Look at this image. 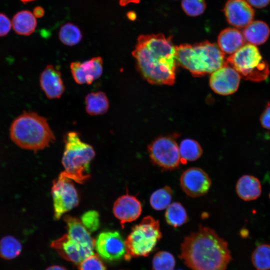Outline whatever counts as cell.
Segmentation results:
<instances>
[{
  "label": "cell",
  "instance_id": "obj_1",
  "mask_svg": "<svg viewBox=\"0 0 270 270\" xmlns=\"http://www.w3.org/2000/svg\"><path fill=\"white\" fill-rule=\"evenodd\" d=\"M132 54L138 72L149 83H174L176 50L170 38L162 34L140 35Z\"/></svg>",
  "mask_w": 270,
  "mask_h": 270
},
{
  "label": "cell",
  "instance_id": "obj_2",
  "mask_svg": "<svg viewBox=\"0 0 270 270\" xmlns=\"http://www.w3.org/2000/svg\"><path fill=\"white\" fill-rule=\"evenodd\" d=\"M180 251V258L192 270H226L232 260L226 242L206 226L185 237Z\"/></svg>",
  "mask_w": 270,
  "mask_h": 270
},
{
  "label": "cell",
  "instance_id": "obj_3",
  "mask_svg": "<svg viewBox=\"0 0 270 270\" xmlns=\"http://www.w3.org/2000/svg\"><path fill=\"white\" fill-rule=\"evenodd\" d=\"M10 134L19 147L34 152L48 147L55 140L47 120L30 112H24L14 120Z\"/></svg>",
  "mask_w": 270,
  "mask_h": 270
},
{
  "label": "cell",
  "instance_id": "obj_4",
  "mask_svg": "<svg viewBox=\"0 0 270 270\" xmlns=\"http://www.w3.org/2000/svg\"><path fill=\"white\" fill-rule=\"evenodd\" d=\"M176 62L195 76L212 74L228 64L218 46L208 41L176 46Z\"/></svg>",
  "mask_w": 270,
  "mask_h": 270
},
{
  "label": "cell",
  "instance_id": "obj_5",
  "mask_svg": "<svg viewBox=\"0 0 270 270\" xmlns=\"http://www.w3.org/2000/svg\"><path fill=\"white\" fill-rule=\"evenodd\" d=\"M64 221L68 233L52 241L50 246L62 258L80 264L94 254V240L77 218L66 216Z\"/></svg>",
  "mask_w": 270,
  "mask_h": 270
},
{
  "label": "cell",
  "instance_id": "obj_6",
  "mask_svg": "<svg viewBox=\"0 0 270 270\" xmlns=\"http://www.w3.org/2000/svg\"><path fill=\"white\" fill-rule=\"evenodd\" d=\"M64 150L62 162L64 170L61 174L78 184L90 176L89 164L95 152L90 144L82 142L76 132H70L64 138Z\"/></svg>",
  "mask_w": 270,
  "mask_h": 270
},
{
  "label": "cell",
  "instance_id": "obj_7",
  "mask_svg": "<svg viewBox=\"0 0 270 270\" xmlns=\"http://www.w3.org/2000/svg\"><path fill=\"white\" fill-rule=\"evenodd\" d=\"M162 237L158 220L148 216L134 226L125 240L126 260L146 256L154 250Z\"/></svg>",
  "mask_w": 270,
  "mask_h": 270
},
{
  "label": "cell",
  "instance_id": "obj_8",
  "mask_svg": "<svg viewBox=\"0 0 270 270\" xmlns=\"http://www.w3.org/2000/svg\"><path fill=\"white\" fill-rule=\"evenodd\" d=\"M226 60L228 64L246 80L263 81L270 72L268 64L262 59L257 47L249 43L244 44Z\"/></svg>",
  "mask_w": 270,
  "mask_h": 270
},
{
  "label": "cell",
  "instance_id": "obj_9",
  "mask_svg": "<svg viewBox=\"0 0 270 270\" xmlns=\"http://www.w3.org/2000/svg\"><path fill=\"white\" fill-rule=\"evenodd\" d=\"M52 194L55 220H58L78 204V194L72 180L61 173L53 182Z\"/></svg>",
  "mask_w": 270,
  "mask_h": 270
},
{
  "label": "cell",
  "instance_id": "obj_10",
  "mask_svg": "<svg viewBox=\"0 0 270 270\" xmlns=\"http://www.w3.org/2000/svg\"><path fill=\"white\" fill-rule=\"evenodd\" d=\"M152 162L164 170H172L182 162L179 147L176 141L169 137H160L148 146Z\"/></svg>",
  "mask_w": 270,
  "mask_h": 270
},
{
  "label": "cell",
  "instance_id": "obj_11",
  "mask_svg": "<svg viewBox=\"0 0 270 270\" xmlns=\"http://www.w3.org/2000/svg\"><path fill=\"white\" fill-rule=\"evenodd\" d=\"M94 248L98 254L107 261L120 260L126 254L125 240L117 231L100 233L94 240Z\"/></svg>",
  "mask_w": 270,
  "mask_h": 270
},
{
  "label": "cell",
  "instance_id": "obj_12",
  "mask_svg": "<svg viewBox=\"0 0 270 270\" xmlns=\"http://www.w3.org/2000/svg\"><path fill=\"white\" fill-rule=\"evenodd\" d=\"M212 184L208 174L198 168H191L184 170L180 178V185L183 191L192 198L206 194Z\"/></svg>",
  "mask_w": 270,
  "mask_h": 270
},
{
  "label": "cell",
  "instance_id": "obj_13",
  "mask_svg": "<svg viewBox=\"0 0 270 270\" xmlns=\"http://www.w3.org/2000/svg\"><path fill=\"white\" fill-rule=\"evenodd\" d=\"M240 78L238 73L227 64L212 73L210 79V86L216 94L229 95L238 90Z\"/></svg>",
  "mask_w": 270,
  "mask_h": 270
},
{
  "label": "cell",
  "instance_id": "obj_14",
  "mask_svg": "<svg viewBox=\"0 0 270 270\" xmlns=\"http://www.w3.org/2000/svg\"><path fill=\"white\" fill-rule=\"evenodd\" d=\"M70 69L72 78L77 84H90L102 76V60L101 57L97 56L84 62H72Z\"/></svg>",
  "mask_w": 270,
  "mask_h": 270
},
{
  "label": "cell",
  "instance_id": "obj_15",
  "mask_svg": "<svg viewBox=\"0 0 270 270\" xmlns=\"http://www.w3.org/2000/svg\"><path fill=\"white\" fill-rule=\"evenodd\" d=\"M224 12L228 22L238 28H244L252 21L254 11L245 0H228Z\"/></svg>",
  "mask_w": 270,
  "mask_h": 270
},
{
  "label": "cell",
  "instance_id": "obj_16",
  "mask_svg": "<svg viewBox=\"0 0 270 270\" xmlns=\"http://www.w3.org/2000/svg\"><path fill=\"white\" fill-rule=\"evenodd\" d=\"M142 205L135 196L126 194L119 197L114 202L113 212L120 220L122 228L126 222L136 220L141 214Z\"/></svg>",
  "mask_w": 270,
  "mask_h": 270
},
{
  "label": "cell",
  "instance_id": "obj_17",
  "mask_svg": "<svg viewBox=\"0 0 270 270\" xmlns=\"http://www.w3.org/2000/svg\"><path fill=\"white\" fill-rule=\"evenodd\" d=\"M40 82L41 88L50 99L58 98L64 92L60 72L52 65H48L42 72Z\"/></svg>",
  "mask_w": 270,
  "mask_h": 270
},
{
  "label": "cell",
  "instance_id": "obj_18",
  "mask_svg": "<svg viewBox=\"0 0 270 270\" xmlns=\"http://www.w3.org/2000/svg\"><path fill=\"white\" fill-rule=\"evenodd\" d=\"M245 39L238 30L227 28L220 34L218 46L224 54H232L244 44Z\"/></svg>",
  "mask_w": 270,
  "mask_h": 270
},
{
  "label": "cell",
  "instance_id": "obj_19",
  "mask_svg": "<svg viewBox=\"0 0 270 270\" xmlns=\"http://www.w3.org/2000/svg\"><path fill=\"white\" fill-rule=\"evenodd\" d=\"M236 192L238 196L244 201L256 200L262 193L261 183L253 176H242L236 182Z\"/></svg>",
  "mask_w": 270,
  "mask_h": 270
},
{
  "label": "cell",
  "instance_id": "obj_20",
  "mask_svg": "<svg viewBox=\"0 0 270 270\" xmlns=\"http://www.w3.org/2000/svg\"><path fill=\"white\" fill-rule=\"evenodd\" d=\"M270 34L268 26L261 20L251 22L244 27L242 32L245 40L254 46L264 44L268 38Z\"/></svg>",
  "mask_w": 270,
  "mask_h": 270
},
{
  "label": "cell",
  "instance_id": "obj_21",
  "mask_svg": "<svg viewBox=\"0 0 270 270\" xmlns=\"http://www.w3.org/2000/svg\"><path fill=\"white\" fill-rule=\"evenodd\" d=\"M37 25L36 17L28 10L16 14L12 19V26L14 32L22 36H29L35 30Z\"/></svg>",
  "mask_w": 270,
  "mask_h": 270
},
{
  "label": "cell",
  "instance_id": "obj_22",
  "mask_svg": "<svg viewBox=\"0 0 270 270\" xmlns=\"http://www.w3.org/2000/svg\"><path fill=\"white\" fill-rule=\"evenodd\" d=\"M86 110L90 116H98L106 113L109 108V102L102 92H92L85 98Z\"/></svg>",
  "mask_w": 270,
  "mask_h": 270
},
{
  "label": "cell",
  "instance_id": "obj_23",
  "mask_svg": "<svg viewBox=\"0 0 270 270\" xmlns=\"http://www.w3.org/2000/svg\"><path fill=\"white\" fill-rule=\"evenodd\" d=\"M178 147L182 162L183 164L188 161L196 160L202 154V150L200 144L192 139L186 138L182 140Z\"/></svg>",
  "mask_w": 270,
  "mask_h": 270
},
{
  "label": "cell",
  "instance_id": "obj_24",
  "mask_svg": "<svg viewBox=\"0 0 270 270\" xmlns=\"http://www.w3.org/2000/svg\"><path fill=\"white\" fill-rule=\"evenodd\" d=\"M22 245L20 242L12 236H6L0 240V256L10 260L18 256L21 253Z\"/></svg>",
  "mask_w": 270,
  "mask_h": 270
},
{
  "label": "cell",
  "instance_id": "obj_25",
  "mask_svg": "<svg viewBox=\"0 0 270 270\" xmlns=\"http://www.w3.org/2000/svg\"><path fill=\"white\" fill-rule=\"evenodd\" d=\"M165 218L167 223L174 227L180 226L188 220V216L184 207L180 203L170 204L166 208Z\"/></svg>",
  "mask_w": 270,
  "mask_h": 270
},
{
  "label": "cell",
  "instance_id": "obj_26",
  "mask_svg": "<svg viewBox=\"0 0 270 270\" xmlns=\"http://www.w3.org/2000/svg\"><path fill=\"white\" fill-rule=\"evenodd\" d=\"M172 196V190L168 186L158 189L154 191L150 197V206L157 210L166 209L170 204Z\"/></svg>",
  "mask_w": 270,
  "mask_h": 270
},
{
  "label": "cell",
  "instance_id": "obj_27",
  "mask_svg": "<svg viewBox=\"0 0 270 270\" xmlns=\"http://www.w3.org/2000/svg\"><path fill=\"white\" fill-rule=\"evenodd\" d=\"M252 261L256 270H270V244L257 246L252 252Z\"/></svg>",
  "mask_w": 270,
  "mask_h": 270
},
{
  "label": "cell",
  "instance_id": "obj_28",
  "mask_svg": "<svg viewBox=\"0 0 270 270\" xmlns=\"http://www.w3.org/2000/svg\"><path fill=\"white\" fill-rule=\"evenodd\" d=\"M60 40L64 44L73 46L82 40V34L80 28L72 23H66L62 26L59 32Z\"/></svg>",
  "mask_w": 270,
  "mask_h": 270
},
{
  "label": "cell",
  "instance_id": "obj_29",
  "mask_svg": "<svg viewBox=\"0 0 270 270\" xmlns=\"http://www.w3.org/2000/svg\"><path fill=\"white\" fill-rule=\"evenodd\" d=\"M176 264L174 256L170 252L160 251L156 253L152 262V270H173Z\"/></svg>",
  "mask_w": 270,
  "mask_h": 270
},
{
  "label": "cell",
  "instance_id": "obj_30",
  "mask_svg": "<svg viewBox=\"0 0 270 270\" xmlns=\"http://www.w3.org/2000/svg\"><path fill=\"white\" fill-rule=\"evenodd\" d=\"M182 6L188 16H196L201 14L205 10V0H182Z\"/></svg>",
  "mask_w": 270,
  "mask_h": 270
},
{
  "label": "cell",
  "instance_id": "obj_31",
  "mask_svg": "<svg viewBox=\"0 0 270 270\" xmlns=\"http://www.w3.org/2000/svg\"><path fill=\"white\" fill-rule=\"evenodd\" d=\"M80 220L89 232L96 231L100 225L99 214L95 210H89L84 213Z\"/></svg>",
  "mask_w": 270,
  "mask_h": 270
},
{
  "label": "cell",
  "instance_id": "obj_32",
  "mask_svg": "<svg viewBox=\"0 0 270 270\" xmlns=\"http://www.w3.org/2000/svg\"><path fill=\"white\" fill-rule=\"evenodd\" d=\"M79 270H106V266L100 258L94 254L82 261Z\"/></svg>",
  "mask_w": 270,
  "mask_h": 270
},
{
  "label": "cell",
  "instance_id": "obj_33",
  "mask_svg": "<svg viewBox=\"0 0 270 270\" xmlns=\"http://www.w3.org/2000/svg\"><path fill=\"white\" fill-rule=\"evenodd\" d=\"M12 26V22L8 17L4 14L0 13V36L7 35Z\"/></svg>",
  "mask_w": 270,
  "mask_h": 270
},
{
  "label": "cell",
  "instance_id": "obj_34",
  "mask_svg": "<svg viewBox=\"0 0 270 270\" xmlns=\"http://www.w3.org/2000/svg\"><path fill=\"white\" fill-rule=\"evenodd\" d=\"M260 122L262 126L270 130V104L266 106L260 116Z\"/></svg>",
  "mask_w": 270,
  "mask_h": 270
},
{
  "label": "cell",
  "instance_id": "obj_35",
  "mask_svg": "<svg viewBox=\"0 0 270 270\" xmlns=\"http://www.w3.org/2000/svg\"><path fill=\"white\" fill-rule=\"evenodd\" d=\"M250 5L258 8L266 6L270 2V0H246Z\"/></svg>",
  "mask_w": 270,
  "mask_h": 270
},
{
  "label": "cell",
  "instance_id": "obj_36",
  "mask_svg": "<svg viewBox=\"0 0 270 270\" xmlns=\"http://www.w3.org/2000/svg\"><path fill=\"white\" fill-rule=\"evenodd\" d=\"M32 14L36 18H40L44 16V11L42 7L36 6L34 9Z\"/></svg>",
  "mask_w": 270,
  "mask_h": 270
},
{
  "label": "cell",
  "instance_id": "obj_37",
  "mask_svg": "<svg viewBox=\"0 0 270 270\" xmlns=\"http://www.w3.org/2000/svg\"><path fill=\"white\" fill-rule=\"evenodd\" d=\"M120 4L122 6H124L130 3H138L140 0H119Z\"/></svg>",
  "mask_w": 270,
  "mask_h": 270
},
{
  "label": "cell",
  "instance_id": "obj_38",
  "mask_svg": "<svg viewBox=\"0 0 270 270\" xmlns=\"http://www.w3.org/2000/svg\"><path fill=\"white\" fill-rule=\"evenodd\" d=\"M46 270H66L64 267L58 266L54 265L48 267Z\"/></svg>",
  "mask_w": 270,
  "mask_h": 270
},
{
  "label": "cell",
  "instance_id": "obj_39",
  "mask_svg": "<svg viewBox=\"0 0 270 270\" xmlns=\"http://www.w3.org/2000/svg\"><path fill=\"white\" fill-rule=\"evenodd\" d=\"M128 17L130 20H134L136 18V14L134 12H129L128 13Z\"/></svg>",
  "mask_w": 270,
  "mask_h": 270
},
{
  "label": "cell",
  "instance_id": "obj_40",
  "mask_svg": "<svg viewBox=\"0 0 270 270\" xmlns=\"http://www.w3.org/2000/svg\"><path fill=\"white\" fill-rule=\"evenodd\" d=\"M21 2H22L23 3H27L32 1H33L34 0H20Z\"/></svg>",
  "mask_w": 270,
  "mask_h": 270
},
{
  "label": "cell",
  "instance_id": "obj_41",
  "mask_svg": "<svg viewBox=\"0 0 270 270\" xmlns=\"http://www.w3.org/2000/svg\"><path fill=\"white\" fill-rule=\"evenodd\" d=\"M269 198H270V194H269Z\"/></svg>",
  "mask_w": 270,
  "mask_h": 270
}]
</instances>
